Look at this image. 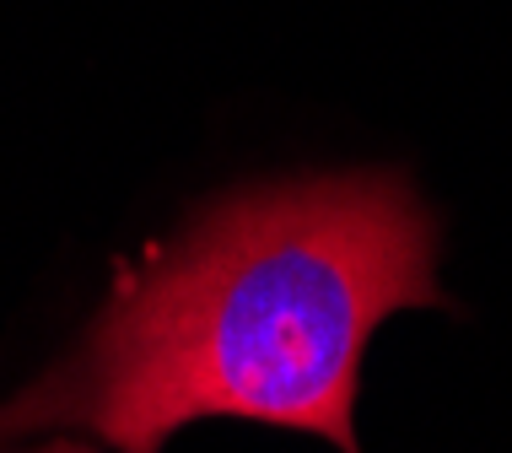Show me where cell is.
I'll return each instance as SVG.
<instances>
[{
	"mask_svg": "<svg viewBox=\"0 0 512 453\" xmlns=\"http://www.w3.org/2000/svg\"><path fill=\"white\" fill-rule=\"evenodd\" d=\"M432 302L437 222L399 173L248 189L124 281L81 362L0 410V432L87 427L157 453L189 421L238 416L362 453L351 410L372 329Z\"/></svg>",
	"mask_w": 512,
	"mask_h": 453,
	"instance_id": "obj_1",
	"label": "cell"
},
{
	"mask_svg": "<svg viewBox=\"0 0 512 453\" xmlns=\"http://www.w3.org/2000/svg\"><path fill=\"white\" fill-rule=\"evenodd\" d=\"M44 453H92V448H81V443H49Z\"/></svg>",
	"mask_w": 512,
	"mask_h": 453,
	"instance_id": "obj_2",
	"label": "cell"
}]
</instances>
